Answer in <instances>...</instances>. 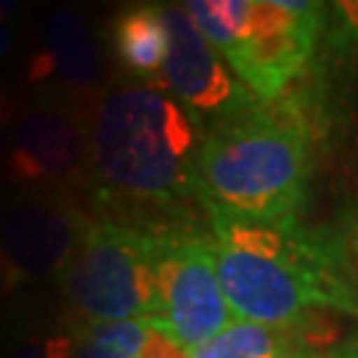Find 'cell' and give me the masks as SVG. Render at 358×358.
Returning a JSON list of instances; mask_svg holds the SVG:
<instances>
[{
	"mask_svg": "<svg viewBox=\"0 0 358 358\" xmlns=\"http://www.w3.org/2000/svg\"><path fill=\"white\" fill-rule=\"evenodd\" d=\"M90 207L99 220L159 234L205 210V122L159 83H122L90 106Z\"/></svg>",
	"mask_w": 358,
	"mask_h": 358,
	"instance_id": "6da1fadb",
	"label": "cell"
},
{
	"mask_svg": "<svg viewBox=\"0 0 358 358\" xmlns=\"http://www.w3.org/2000/svg\"><path fill=\"white\" fill-rule=\"evenodd\" d=\"M213 255L231 313L268 327H306L321 308L358 313L334 244L292 220L207 213Z\"/></svg>",
	"mask_w": 358,
	"mask_h": 358,
	"instance_id": "7a4b0ae2",
	"label": "cell"
},
{
	"mask_svg": "<svg viewBox=\"0 0 358 358\" xmlns=\"http://www.w3.org/2000/svg\"><path fill=\"white\" fill-rule=\"evenodd\" d=\"M310 125L284 93L247 101L205 122L199 178L207 213L247 220H292L306 199Z\"/></svg>",
	"mask_w": 358,
	"mask_h": 358,
	"instance_id": "3957f363",
	"label": "cell"
},
{
	"mask_svg": "<svg viewBox=\"0 0 358 358\" xmlns=\"http://www.w3.org/2000/svg\"><path fill=\"white\" fill-rule=\"evenodd\" d=\"M56 287L85 321H149L157 316L152 234L93 217Z\"/></svg>",
	"mask_w": 358,
	"mask_h": 358,
	"instance_id": "277c9868",
	"label": "cell"
},
{
	"mask_svg": "<svg viewBox=\"0 0 358 358\" xmlns=\"http://www.w3.org/2000/svg\"><path fill=\"white\" fill-rule=\"evenodd\" d=\"M157 273V316L149 327L183 350H196L234 321L213 255V234L173 229L152 234Z\"/></svg>",
	"mask_w": 358,
	"mask_h": 358,
	"instance_id": "5b68a950",
	"label": "cell"
},
{
	"mask_svg": "<svg viewBox=\"0 0 358 358\" xmlns=\"http://www.w3.org/2000/svg\"><path fill=\"white\" fill-rule=\"evenodd\" d=\"M3 178L38 194H66L90 183L88 117L66 99H40L6 133Z\"/></svg>",
	"mask_w": 358,
	"mask_h": 358,
	"instance_id": "8992f818",
	"label": "cell"
},
{
	"mask_svg": "<svg viewBox=\"0 0 358 358\" xmlns=\"http://www.w3.org/2000/svg\"><path fill=\"white\" fill-rule=\"evenodd\" d=\"M321 8L306 0H252L250 27L226 59L257 101L282 99L303 72L319 38Z\"/></svg>",
	"mask_w": 358,
	"mask_h": 358,
	"instance_id": "52a82bcc",
	"label": "cell"
},
{
	"mask_svg": "<svg viewBox=\"0 0 358 358\" xmlns=\"http://www.w3.org/2000/svg\"><path fill=\"white\" fill-rule=\"evenodd\" d=\"M93 215L69 194H32L0 210V255L22 282L59 276L75 257Z\"/></svg>",
	"mask_w": 358,
	"mask_h": 358,
	"instance_id": "ba28073f",
	"label": "cell"
},
{
	"mask_svg": "<svg viewBox=\"0 0 358 358\" xmlns=\"http://www.w3.org/2000/svg\"><path fill=\"white\" fill-rule=\"evenodd\" d=\"M167 27V56L162 85L196 115L217 117L247 101L252 93L236 83L213 43L196 29L186 6H162Z\"/></svg>",
	"mask_w": 358,
	"mask_h": 358,
	"instance_id": "9c48e42d",
	"label": "cell"
},
{
	"mask_svg": "<svg viewBox=\"0 0 358 358\" xmlns=\"http://www.w3.org/2000/svg\"><path fill=\"white\" fill-rule=\"evenodd\" d=\"M29 85L59 90V99L75 103L96 96L106 80V53L85 13L77 8L53 11L40 32V51L24 69Z\"/></svg>",
	"mask_w": 358,
	"mask_h": 358,
	"instance_id": "30bf717a",
	"label": "cell"
},
{
	"mask_svg": "<svg viewBox=\"0 0 358 358\" xmlns=\"http://www.w3.org/2000/svg\"><path fill=\"white\" fill-rule=\"evenodd\" d=\"M167 45L162 6H133L117 13L112 22V51L128 75L143 80L162 75Z\"/></svg>",
	"mask_w": 358,
	"mask_h": 358,
	"instance_id": "8fae6325",
	"label": "cell"
},
{
	"mask_svg": "<svg viewBox=\"0 0 358 358\" xmlns=\"http://www.w3.org/2000/svg\"><path fill=\"white\" fill-rule=\"evenodd\" d=\"M300 327H268L255 321H231L192 358H310L303 353Z\"/></svg>",
	"mask_w": 358,
	"mask_h": 358,
	"instance_id": "7c38bea8",
	"label": "cell"
},
{
	"mask_svg": "<svg viewBox=\"0 0 358 358\" xmlns=\"http://www.w3.org/2000/svg\"><path fill=\"white\" fill-rule=\"evenodd\" d=\"M149 334L146 321H85L53 343L62 358H141Z\"/></svg>",
	"mask_w": 358,
	"mask_h": 358,
	"instance_id": "4fadbf2b",
	"label": "cell"
},
{
	"mask_svg": "<svg viewBox=\"0 0 358 358\" xmlns=\"http://www.w3.org/2000/svg\"><path fill=\"white\" fill-rule=\"evenodd\" d=\"M186 11L213 48L226 56L250 27L252 0H192Z\"/></svg>",
	"mask_w": 358,
	"mask_h": 358,
	"instance_id": "5bb4252c",
	"label": "cell"
},
{
	"mask_svg": "<svg viewBox=\"0 0 358 358\" xmlns=\"http://www.w3.org/2000/svg\"><path fill=\"white\" fill-rule=\"evenodd\" d=\"M6 358H62L56 350L53 337H32L19 345H13Z\"/></svg>",
	"mask_w": 358,
	"mask_h": 358,
	"instance_id": "9a60e30c",
	"label": "cell"
},
{
	"mask_svg": "<svg viewBox=\"0 0 358 358\" xmlns=\"http://www.w3.org/2000/svg\"><path fill=\"white\" fill-rule=\"evenodd\" d=\"M141 358H192L189 350H183L180 345H176L170 337H165L162 332L152 329L149 334V343H146V350H143Z\"/></svg>",
	"mask_w": 358,
	"mask_h": 358,
	"instance_id": "2e32d148",
	"label": "cell"
},
{
	"mask_svg": "<svg viewBox=\"0 0 358 358\" xmlns=\"http://www.w3.org/2000/svg\"><path fill=\"white\" fill-rule=\"evenodd\" d=\"M19 284H22V279L11 271V266L6 263V257L0 255V308L8 303V297L19 289Z\"/></svg>",
	"mask_w": 358,
	"mask_h": 358,
	"instance_id": "e0dca14e",
	"label": "cell"
},
{
	"mask_svg": "<svg viewBox=\"0 0 358 358\" xmlns=\"http://www.w3.org/2000/svg\"><path fill=\"white\" fill-rule=\"evenodd\" d=\"M337 11L345 16L348 27L358 35V0H345V3H337Z\"/></svg>",
	"mask_w": 358,
	"mask_h": 358,
	"instance_id": "ac0fdd59",
	"label": "cell"
},
{
	"mask_svg": "<svg viewBox=\"0 0 358 358\" xmlns=\"http://www.w3.org/2000/svg\"><path fill=\"white\" fill-rule=\"evenodd\" d=\"M11 43H13L11 27L0 24V56H6V53H8V48H11Z\"/></svg>",
	"mask_w": 358,
	"mask_h": 358,
	"instance_id": "d6986e66",
	"label": "cell"
},
{
	"mask_svg": "<svg viewBox=\"0 0 358 358\" xmlns=\"http://www.w3.org/2000/svg\"><path fill=\"white\" fill-rule=\"evenodd\" d=\"M8 115H11V101H8V96L0 90V128L8 122Z\"/></svg>",
	"mask_w": 358,
	"mask_h": 358,
	"instance_id": "ffe728a7",
	"label": "cell"
},
{
	"mask_svg": "<svg viewBox=\"0 0 358 358\" xmlns=\"http://www.w3.org/2000/svg\"><path fill=\"white\" fill-rule=\"evenodd\" d=\"M329 358H358V343H350V345H343L340 350H334Z\"/></svg>",
	"mask_w": 358,
	"mask_h": 358,
	"instance_id": "44dd1931",
	"label": "cell"
},
{
	"mask_svg": "<svg viewBox=\"0 0 358 358\" xmlns=\"http://www.w3.org/2000/svg\"><path fill=\"white\" fill-rule=\"evenodd\" d=\"M16 8H19V3H13V0H0V24H3Z\"/></svg>",
	"mask_w": 358,
	"mask_h": 358,
	"instance_id": "7402d4cb",
	"label": "cell"
},
{
	"mask_svg": "<svg viewBox=\"0 0 358 358\" xmlns=\"http://www.w3.org/2000/svg\"><path fill=\"white\" fill-rule=\"evenodd\" d=\"M3 157H6V136L0 133V165H3Z\"/></svg>",
	"mask_w": 358,
	"mask_h": 358,
	"instance_id": "603a6c76",
	"label": "cell"
},
{
	"mask_svg": "<svg viewBox=\"0 0 358 358\" xmlns=\"http://www.w3.org/2000/svg\"><path fill=\"white\" fill-rule=\"evenodd\" d=\"M356 250H358V244H356Z\"/></svg>",
	"mask_w": 358,
	"mask_h": 358,
	"instance_id": "cb8c5ba5",
	"label": "cell"
},
{
	"mask_svg": "<svg viewBox=\"0 0 358 358\" xmlns=\"http://www.w3.org/2000/svg\"><path fill=\"white\" fill-rule=\"evenodd\" d=\"M310 358H313V356H310Z\"/></svg>",
	"mask_w": 358,
	"mask_h": 358,
	"instance_id": "d4e9b609",
	"label": "cell"
}]
</instances>
